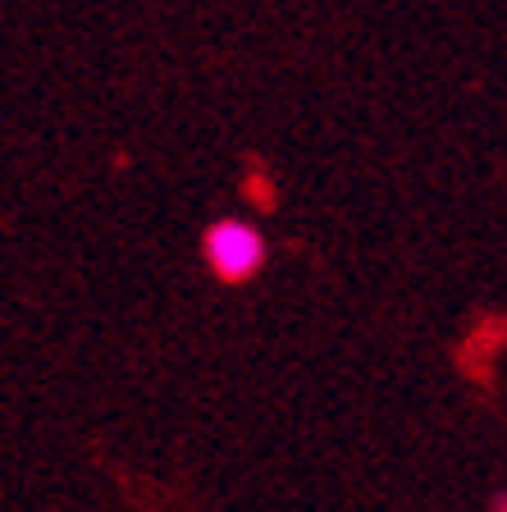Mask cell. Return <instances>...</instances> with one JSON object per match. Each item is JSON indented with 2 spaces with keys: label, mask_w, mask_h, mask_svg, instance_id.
I'll return each instance as SVG.
<instances>
[{
  "label": "cell",
  "mask_w": 507,
  "mask_h": 512,
  "mask_svg": "<svg viewBox=\"0 0 507 512\" xmlns=\"http://www.w3.org/2000/svg\"><path fill=\"white\" fill-rule=\"evenodd\" d=\"M206 256H211V266L220 270L224 279H243L261 266V238H256V229H247V224L224 220L206 234Z\"/></svg>",
  "instance_id": "6da1fadb"
}]
</instances>
